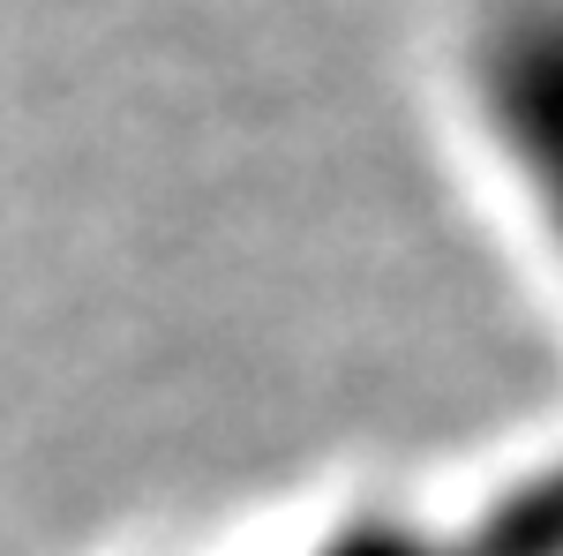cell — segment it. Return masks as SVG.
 I'll return each mask as SVG.
<instances>
[{"label":"cell","instance_id":"cell-1","mask_svg":"<svg viewBox=\"0 0 563 556\" xmlns=\"http://www.w3.org/2000/svg\"><path fill=\"white\" fill-rule=\"evenodd\" d=\"M488 90L504 98V121L519 129V151L533 159L541 188L563 211V8H533L496 39Z\"/></svg>","mask_w":563,"mask_h":556}]
</instances>
